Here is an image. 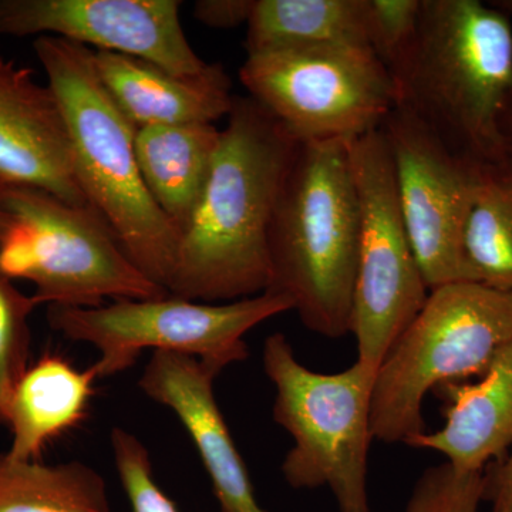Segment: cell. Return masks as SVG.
<instances>
[{"mask_svg": "<svg viewBox=\"0 0 512 512\" xmlns=\"http://www.w3.org/2000/svg\"><path fill=\"white\" fill-rule=\"evenodd\" d=\"M299 141L251 97H235L200 200L180 231L167 292L225 303L269 286V229Z\"/></svg>", "mask_w": 512, "mask_h": 512, "instance_id": "6da1fadb", "label": "cell"}, {"mask_svg": "<svg viewBox=\"0 0 512 512\" xmlns=\"http://www.w3.org/2000/svg\"><path fill=\"white\" fill-rule=\"evenodd\" d=\"M399 101L456 153L511 156V16L494 2L423 0L413 45L392 70Z\"/></svg>", "mask_w": 512, "mask_h": 512, "instance_id": "7a4b0ae2", "label": "cell"}, {"mask_svg": "<svg viewBox=\"0 0 512 512\" xmlns=\"http://www.w3.org/2000/svg\"><path fill=\"white\" fill-rule=\"evenodd\" d=\"M33 49L66 121L74 170L87 204L134 265L167 291L180 231L141 177L134 147L137 128L101 83L89 46L40 36Z\"/></svg>", "mask_w": 512, "mask_h": 512, "instance_id": "3957f363", "label": "cell"}, {"mask_svg": "<svg viewBox=\"0 0 512 512\" xmlns=\"http://www.w3.org/2000/svg\"><path fill=\"white\" fill-rule=\"evenodd\" d=\"M360 210L349 141L299 143L269 229V286L306 329L350 333Z\"/></svg>", "mask_w": 512, "mask_h": 512, "instance_id": "277c9868", "label": "cell"}, {"mask_svg": "<svg viewBox=\"0 0 512 512\" xmlns=\"http://www.w3.org/2000/svg\"><path fill=\"white\" fill-rule=\"evenodd\" d=\"M511 339L512 291L481 282L431 289L377 369L373 440L409 444L423 434L427 394L443 384L476 379Z\"/></svg>", "mask_w": 512, "mask_h": 512, "instance_id": "5b68a950", "label": "cell"}, {"mask_svg": "<svg viewBox=\"0 0 512 512\" xmlns=\"http://www.w3.org/2000/svg\"><path fill=\"white\" fill-rule=\"evenodd\" d=\"M262 365L274 383L272 416L292 436L282 476L295 490L326 487L339 512H372L369 448L375 373L357 362L338 373L303 366L284 333H272Z\"/></svg>", "mask_w": 512, "mask_h": 512, "instance_id": "8992f818", "label": "cell"}, {"mask_svg": "<svg viewBox=\"0 0 512 512\" xmlns=\"http://www.w3.org/2000/svg\"><path fill=\"white\" fill-rule=\"evenodd\" d=\"M12 227L0 241V274L35 285L37 305L96 308L168 295L147 278L92 208L46 191L0 192Z\"/></svg>", "mask_w": 512, "mask_h": 512, "instance_id": "52a82bcc", "label": "cell"}, {"mask_svg": "<svg viewBox=\"0 0 512 512\" xmlns=\"http://www.w3.org/2000/svg\"><path fill=\"white\" fill-rule=\"evenodd\" d=\"M292 311L291 302L265 291L225 303L168 295L124 299L96 308L47 306L49 325L63 338L89 343L99 352V379L126 372L144 350L197 357L222 372L248 359L244 336L265 320Z\"/></svg>", "mask_w": 512, "mask_h": 512, "instance_id": "ba28073f", "label": "cell"}, {"mask_svg": "<svg viewBox=\"0 0 512 512\" xmlns=\"http://www.w3.org/2000/svg\"><path fill=\"white\" fill-rule=\"evenodd\" d=\"M239 79L299 143L365 136L399 101L392 73L367 46L259 53L247 57Z\"/></svg>", "mask_w": 512, "mask_h": 512, "instance_id": "9c48e42d", "label": "cell"}, {"mask_svg": "<svg viewBox=\"0 0 512 512\" xmlns=\"http://www.w3.org/2000/svg\"><path fill=\"white\" fill-rule=\"evenodd\" d=\"M360 232L350 333L357 362L375 373L419 315L427 288L404 225L389 144L382 128L349 141Z\"/></svg>", "mask_w": 512, "mask_h": 512, "instance_id": "30bf717a", "label": "cell"}, {"mask_svg": "<svg viewBox=\"0 0 512 512\" xmlns=\"http://www.w3.org/2000/svg\"><path fill=\"white\" fill-rule=\"evenodd\" d=\"M404 225L427 288L477 282L464 254V225L483 165L456 153L407 107L382 124Z\"/></svg>", "mask_w": 512, "mask_h": 512, "instance_id": "8fae6325", "label": "cell"}, {"mask_svg": "<svg viewBox=\"0 0 512 512\" xmlns=\"http://www.w3.org/2000/svg\"><path fill=\"white\" fill-rule=\"evenodd\" d=\"M180 0H0V35L55 36L200 76L211 64L192 49Z\"/></svg>", "mask_w": 512, "mask_h": 512, "instance_id": "7c38bea8", "label": "cell"}, {"mask_svg": "<svg viewBox=\"0 0 512 512\" xmlns=\"http://www.w3.org/2000/svg\"><path fill=\"white\" fill-rule=\"evenodd\" d=\"M16 188L90 208L55 93L29 67L0 56V192Z\"/></svg>", "mask_w": 512, "mask_h": 512, "instance_id": "4fadbf2b", "label": "cell"}, {"mask_svg": "<svg viewBox=\"0 0 512 512\" xmlns=\"http://www.w3.org/2000/svg\"><path fill=\"white\" fill-rule=\"evenodd\" d=\"M220 375L197 357L153 352L138 386L167 407L190 434L220 503L221 512H269L256 500L254 485L215 399Z\"/></svg>", "mask_w": 512, "mask_h": 512, "instance_id": "5bb4252c", "label": "cell"}, {"mask_svg": "<svg viewBox=\"0 0 512 512\" xmlns=\"http://www.w3.org/2000/svg\"><path fill=\"white\" fill-rule=\"evenodd\" d=\"M101 83L136 128L174 124H214L234 106L231 79L221 64L200 76H180L157 64L93 50Z\"/></svg>", "mask_w": 512, "mask_h": 512, "instance_id": "9a60e30c", "label": "cell"}, {"mask_svg": "<svg viewBox=\"0 0 512 512\" xmlns=\"http://www.w3.org/2000/svg\"><path fill=\"white\" fill-rule=\"evenodd\" d=\"M434 393L443 402V426L424 431L407 446L436 451L451 466L466 471H484L510 450L512 339L476 380L443 384Z\"/></svg>", "mask_w": 512, "mask_h": 512, "instance_id": "2e32d148", "label": "cell"}, {"mask_svg": "<svg viewBox=\"0 0 512 512\" xmlns=\"http://www.w3.org/2000/svg\"><path fill=\"white\" fill-rule=\"evenodd\" d=\"M99 379L94 366L76 369L63 357L45 355L20 377L6 424L12 444L6 451L19 461H36L50 441L73 430L87 416Z\"/></svg>", "mask_w": 512, "mask_h": 512, "instance_id": "e0dca14e", "label": "cell"}, {"mask_svg": "<svg viewBox=\"0 0 512 512\" xmlns=\"http://www.w3.org/2000/svg\"><path fill=\"white\" fill-rule=\"evenodd\" d=\"M220 138L214 124L137 128L134 147L141 177L178 231L200 200Z\"/></svg>", "mask_w": 512, "mask_h": 512, "instance_id": "ac0fdd59", "label": "cell"}, {"mask_svg": "<svg viewBox=\"0 0 512 512\" xmlns=\"http://www.w3.org/2000/svg\"><path fill=\"white\" fill-rule=\"evenodd\" d=\"M247 29L248 56L299 47L367 46L366 0H255Z\"/></svg>", "mask_w": 512, "mask_h": 512, "instance_id": "d6986e66", "label": "cell"}, {"mask_svg": "<svg viewBox=\"0 0 512 512\" xmlns=\"http://www.w3.org/2000/svg\"><path fill=\"white\" fill-rule=\"evenodd\" d=\"M0 512H111L107 484L82 461L45 464L0 453Z\"/></svg>", "mask_w": 512, "mask_h": 512, "instance_id": "ffe728a7", "label": "cell"}, {"mask_svg": "<svg viewBox=\"0 0 512 512\" xmlns=\"http://www.w3.org/2000/svg\"><path fill=\"white\" fill-rule=\"evenodd\" d=\"M463 244L477 282L512 291V153L481 168Z\"/></svg>", "mask_w": 512, "mask_h": 512, "instance_id": "44dd1931", "label": "cell"}, {"mask_svg": "<svg viewBox=\"0 0 512 512\" xmlns=\"http://www.w3.org/2000/svg\"><path fill=\"white\" fill-rule=\"evenodd\" d=\"M37 306L0 274V424H6L13 390L29 367V319Z\"/></svg>", "mask_w": 512, "mask_h": 512, "instance_id": "7402d4cb", "label": "cell"}, {"mask_svg": "<svg viewBox=\"0 0 512 512\" xmlns=\"http://www.w3.org/2000/svg\"><path fill=\"white\" fill-rule=\"evenodd\" d=\"M484 471H466L450 463L427 468L414 484L404 512H480Z\"/></svg>", "mask_w": 512, "mask_h": 512, "instance_id": "603a6c76", "label": "cell"}, {"mask_svg": "<svg viewBox=\"0 0 512 512\" xmlns=\"http://www.w3.org/2000/svg\"><path fill=\"white\" fill-rule=\"evenodd\" d=\"M114 466L133 512H178L174 501L154 478L150 453L143 441L121 427L110 434Z\"/></svg>", "mask_w": 512, "mask_h": 512, "instance_id": "cb8c5ba5", "label": "cell"}, {"mask_svg": "<svg viewBox=\"0 0 512 512\" xmlns=\"http://www.w3.org/2000/svg\"><path fill=\"white\" fill-rule=\"evenodd\" d=\"M423 0H366L367 46L392 72L413 45Z\"/></svg>", "mask_w": 512, "mask_h": 512, "instance_id": "d4e9b609", "label": "cell"}, {"mask_svg": "<svg viewBox=\"0 0 512 512\" xmlns=\"http://www.w3.org/2000/svg\"><path fill=\"white\" fill-rule=\"evenodd\" d=\"M255 0H198L194 16L212 29H234L248 23Z\"/></svg>", "mask_w": 512, "mask_h": 512, "instance_id": "484cf974", "label": "cell"}, {"mask_svg": "<svg viewBox=\"0 0 512 512\" xmlns=\"http://www.w3.org/2000/svg\"><path fill=\"white\" fill-rule=\"evenodd\" d=\"M484 503L491 512H512V447L484 468Z\"/></svg>", "mask_w": 512, "mask_h": 512, "instance_id": "4316f807", "label": "cell"}, {"mask_svg": "<svg viewBox=\"0 0 512 512\" xmlns=\"http://www.w3.org/2000/svg\"><path fill=\"white\" fill-rule=\"evenodd\" d=\"M498 8L503 9L505 13L512 18V0H501V2H494ZM508 137H510V144L512 148V109L510 114V123H508Z\"/></svg>", "mask_w": 512, "mask_h": 512, "instance_id": "83f0119b", "label": "cell"}, {"mask_svg": "<svg viewBox=\"0 0 512 512\" xmlns=\"http://www.w3.org/2000/svg\"><path fill=\"white\" fill-rule=\"evenodd\" d=\"M12 217L6 212L0 211V241L8 234L10 227H12Z\"/></svg>", "mask_w": 512, "mask_h": 512, "instance_id": "f1b7e54d", "label": "cell"}]
</instances>
